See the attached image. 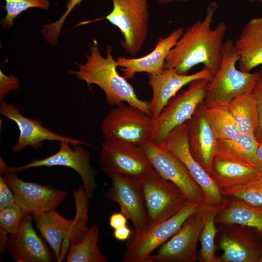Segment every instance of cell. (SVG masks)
<instances>
[{
    "mask_svg": "<svg viewBox=\"0 0 262 262\" xmlns=\"http://www.w3.org/2000/svg\"><path fill=\"white\" fill-rule=\"evenodd\" d=\"M25 214L16 203L0 210V230L10 235H15Z\"/></svg>",
    "mask_w": 262,
    "mask_h": 262,
    "instance_id": "obj_33",
    "label": "cell"
},
{
    "mask_svg": "<svg viewBox=\"0 0 262 262\" xmlns=\"http://www.w3.org/2000/svg\"><path fill=\"white\" fill-rule=\"evenodd\" d=\"M98 163L109 177L120 173L141 180L153 168L141 146L118 140L102 143Z\"/></svg>",
    "mask_w": 262,
    "mask_h": 262,
    "instance_id": "obj_12",
    "label": "cell"
},
{
    "mask_svg": "<svg viewBox=\"0 0 262 262\" xmlns=\"http://www.w3.org/2000/svg\"><path fill=\"white\" fill-rule=\"evenodd\" d=\"M16 203V197L13 191L5 181L4 178L0 176V210Z\"/></svg>",
    "mask_w": 262,
    "mask_h": 262,
    "instance_id": "obj_37",
    "label": "cell"
},
{
    "mask_svg": "<svg viewBox=\"0 0 262 262\" xmlns=\"http://www.w3.org/2000/svg\"><path fill=\"white\" fill-rule=\"evenodd\" d=\"M258 144L254 133H241L233 139L217 140L214 158L253 166Z\"/></svg>",
    "mask_w": 262,
    "mask_h": 262,
    "instance_id": "obj_26",
    "label": "cell"
},
{
    "mask_svg": "<svg viewBox=\"0 0 262 262\" xmlns=\"http://www.w3.org/2000/svg\"><path fill=\"white\" fill-rule=\"evenodd\" d=\"M76 214L70 220L53 210L33 217L37 229L53 250L56 259L60 262L70 245L78 243L89 229V199L83 188L80 187L73 193Z\"/></svg>",
    "mask_w": 262,
    "mask_h": 262,
    "instance_id": "obj_3",
    "label": "cell"
},
{
    "mask_svg": "<svg viewBox=\"0 0 262 262\" xmlns=\"http://www.w3.org/2000/svg\"><path fill=\"white\" fill-rule=\"evenodd\" d=\"M204 111L217 140L233 139L241 134L227 106H205Z\"/></svg>",
    "mask_w": 262,
    "mask_h": 262,
    "instance_id": "obj_29",
    "label": "cell"
},
{
    "mask_svg": "<svg viewBox=\"0 0 262 262\" xmlns=\"http://www.w3.org/2000/svg\"><path fill=\"white\" fill-rule=\"evenodd\" d=\"M212 205L202 203L180 229L149 258V262H194L198 260L197 243Z\"/></svg>",
    "mask_w": 262,
    "mask_h": 262,
    "instance_id": "obj_10",
    "label": "cell"
},
{
    "mask_svg": "<svg viewBox=\"0 0 262 262\" xmlns=\"http://www.w3.org/2000/svg\"><path fill=\"white\" fill-rule=\"evenodd\" d=\"M188 122L186 121L170 131L160 144L185 166L202 189L205 203L212 206H220L224 203L226 198L211 177L190 152L188 144Z\"/></svg>",
    "mask_w": 262,
    "mask_h": 262,
    "instance_id": "obj_13",
    "label": "cell"
},
{
    "mask_svg": "<svg viewBox=\"0 0 262 262\" xmlns=\"http://www.w3.org/2000/svg\"><path fill=\"white\" fill-rule=\"evenodd\" d=\"M258 175L253 165L213 158L211 177L220 191L245 184Z\"/></svg>",
    "mask_w": 262,
    "mask_h": 262,
    "instance_id": "obj_25",
    "label": "cell"
},
{
    "mask_svg": "<svg viewBox=\"0 0 262 262\" xmlns=\"http://www.w3.org/2000/svg\"><path fill=\"white\" fill-rule=\"evenodd\" d=\"M184 32L179 27L164 38H159L154 49L148 54L140 58H117V66L121 67L124 77L127 80L134 78L137 73L146 72L148 74H158L164 70L166 58Z\"/></svg>",
    "mask_w": 262,
    "mask_h": 262,
    "instance_id": "obj_20",
    "label": "cell"
},
{
    "mask_svg": "<svg viewBox=\"0 0 262 262\" xmlns=\"http://www.w3.org/2000/svg\"><path fill=\"white\" fill-rule=\"evenodd\" d=\"M5 16L1 19V25L9 29L14 24L15 18L23 11L31 8L47 10L50 7L49 0H5Z\"/></svg>",
    "mask_w": 262,
    "mask_h": 262,
    "instance_id": "obj_32",
    "label": "cell"
},
{
    "mask_svg": "<svg viewBox=\"0 0 262 262\" xmlns=\"http://www.w3.org/2000/svg\"><path fill=\"white\" fill-rule=\"evenodd\" d=\"M0 231V252L3 253L6 250L8 249L9 238H8L7 233L3 230Z\"/></svg>",
    "mask_w": 262,
    "mask_h": 262,
    "instance_id": "obj_41",
    "label": "cell"
},
{
    "mask_svg": "<svg viewBox=\"0 0 262 262\" xmlns=\"http://www.w3.org/2000/svg\"><path fill=\"white\" fill-rule=\"evenodd\" d=\"M82 0H68L66 10L63 15L56 21L42 25L41 33L46 42L49 45L56 44L59 38L61 29L67 16L73 8L80 4Z\"/></svg>",
    "mask_w": 262,
    "mask_h": 262,
    "instance_id": "obj_34",
    "label": "cell"
},
{
    "mask_svg": "<svg viewBox=\"0 0 262 262\" xmlns=\"http://www.w3.org/2000/svg\"><path fill=\"white\" fill-rule=\"evenodd\" d=\"M234 45L240 70L249 72L262 65V16L245 24Z\"/></svg>",
    "mask_w": 262,
    "mask_h": 262,
    "instance_id": "obj_23",
    "label": "cell"
},
{
    "mask_svg": "<svg viewBox=\"0 0 262 262\" xmlns=\"http://www.w3.org/2000/svg\"><path fill=\"white\" fill-rule=\"evenodd\" d=\"M4 179L16 197V203L26 214L34 216L55 210L67 192L54 187L20 179L16 172H8Z\"/></svg>",
    "mask_w": 262,
    "mask_h": 262,
    "instance_id": "obj_16",
    "label": "cell"
},
{
    "mask_svg": "<svg viewBox=\"0 0 262 262\" xmlns=\"http://www.w3.org/2000/svg\"><path fill=\"white\" fill-rule=\"evenodd\" d=\"M259 1L262 2V0H258Z\"/></svg>",
    "mask_w": 262,
    "mask_h": 262,
    "instance_id": "obj_45",
    "label": "cell"
},
{
    "mask_svg": "<svg viewBox=\"0 0 262 262\" xmlns=\"http://www.w3.org/2000/svg\"><path fill=\"white\" fill-rule=\"evenodd\" d=\"M221 230L219 242L223 253L219 262H257L260 254L249 235L237 225H225Z\"/></svg>",
    "mask_w": 262,
    "mask_h": 262,
    "instance_id": "obj_22",
    "label": "cell"
},
{
    "mask_svg": "<svg viewBox=\"0 0 262 262\" xmlns=\"http://www.w3.org/2000/svg\"><path fill=\"white\" fill-rule=\"evenodd\" d=\"M20 112L19 109L14 104L3 100L0 101V113L15 122L19 129L18 139L12 148L14 153H18L27 147L35 149L40 148L44 141H66L73 146L80 145L92 147L86 141L58 134L44 127L39 119L27 118Z\"/></svg>",
    "mask_w": 262,
    "mask_h": 262,
    "instance_id": "obj_17",
    "label": "cell"
},
{
    "mask_svg": "<svg viewBox=\"0 0 262 262\" xmlns=\"http://www.w3.org/2000/svg\"><path fill=\"white\" fill-rule=\"evenodd\" d=\"M224 202L220 206H212L207 215L199 237L201 248L197 260L199 262H219L218 257L215 254L214 241L218 231L215 217Z\"/></svg>",
    "mask_w": 262,
    "mask_h": 262,
    "instance_id": "obj_30",
    "label": "cell"
},
{
    "mask_svg": "<svg viewBox=\"0 0 262 262\" xmlns=\"http://www.w3.org/2000/svg\"><path fill=\"white\" fill-rule=\"evenodd\" d=\"M20 82L18 79L12 74L8 76L5 75L0 70V99L2 100L5 96L12 90L18 89Z\"/></svg>",
    "mask_w": 262,
    "mask_h": 262,
    "instance_id": "obj_36",
    "label": "cell"
},
{
    "mask_svg": "<svg viewBox=\"0 0 262 262\" xmlns=\"http://www.w3.org/2000/svg\"><path fill=\"white\" fill-rule=\"evenodd\" d=\"M113 9L104 18L116 26L124 39L120 45L130 55L141 50L147 37L149 22L147 0H112Z\"/></svg>",
    "mask_w": 262,
    "mask_h": 262,
    "instance_id": "obj_8",
    "label": "cell"
},
{
    "mask_svg": "<svg viewBox=\"0 0 262 262\" xmlns=\"http://www.w3.org/2000/svg\"><path fill=\"white\" fill-rule=\"evenodd\" d=\"M259 262H262V253L261 256V257H260V260H259Z\"/></svg>",
    "mask_w": 262,
    "mask_h": 262,
    "instance_id": "obj_44",
    "label": "cell"
},
{
    "mask_svg": "<svg viewBox=\"0 0 262 262\" xmlns=\"http://www.w3.org/2000/svg\"><path fill=\"white\" fill-rule=\"evenodd\" d=\"M238 61L234 42L228 39L224 42L220 66L207 84L203 101L206 107L227 106L234 98L252 91L262 70L243 71L236 67Z\"/></svg>",
    "mask_w": 262,
    "mask_h": 262,
    "instance_id": "obj_4",
    "label": "cell"
},
{
    "mask_svg": "<svg viewBox=\"0 0 262 262\" xmlns=\"http://www.w3.org/2000/svg\"><path fill=\"white\" fill-rule=\"evenodd\" d=\"M230 197L226 198L216 214V224L253 228L262 238V206L252 205L239 198Z\"/></svg>",
    "mask_w": 262,
    "mask_h": 262,
    "instance_id": "obj_24",
    "label": "cell"
},
{
    "mask_svg": "<svg viewBox=\"0 0 262 262\" xmlns=\"http://www.w3.org/2000/svg\"><path fill=\"white\" fill-rule=\"evenodd\" d=\"M253 166L258 174L262 176V143L258 145Z\"/></svg>",
    "mask_w": 262,
    "mask_h": 262,
    "instance_id": "obj_40",
    "label": "cell"
},
{
    "mask_svg": "<svg viewBox=\"0 0 262 262\" xmlns=\"http://www.w3.org/2000/svg\"><path fill=\"white\" fill-rule=\"evenodd\" d=\"M111 185L104 194L106 198L117 203L121 212L132 222L134 232L143 230L147 218L141 180L120 173L110 176Z\"/></svg>",
    "mask_w": 262,
    "mask_h": 262,
    "instance_id": "obj_15",
    "label": "cell"
},
{
    "mask_svg": "<svg viewBox=\"0 0 262 262\" xmlns=\"http://www.w3.org/2000/svg\"><path fill=\"white\" fill-rule=\"evenodd\" d=\"M153 118L126 102L114 106L103 118L101 130L105 140H118L142 146L150 140Z\"/></svg>",
    "mask_w": 262,
    "mask_h": 262,
    "instance_id": "obj_5",
    "label": "cell"
},
{
    "mask_svg": "<svg viewBox=\"0 0 262 262\" xmlns=\"http://www.w3.org/2000/svg\"><path fill=\"white\" fill-rule=\"evenodd\" d=\"M153 168L176 185L189 201L205 203L203 191L183 164L160 144L149 140L142 146Z\"/></svg>",
    "mask_w": 262,
    "mask_h": 262,
    "instance_id": "obj_14",
    "label": "cell"
},
{
    "mask_svg": "<svg viewBox=\"0 0 262 262\" xmlns=\"http://www.w3.org/2000/svg\"><path fill=\"white\" fill-rule=\"evenodd\" d=\"M131 230L127 225L114 229V236L118 241H125L129 239L132 235Z\"/></svg>",
    "mask_w": 262,
    "mask_h": 262,
    "instance_id": "obj_39",
    "label": "cell"
},
{
    "mask_svg": "<svg viewBox=\"0 0 262 262\" xmlns=\"http://www.w3.org/2000/svg\"><path fill=\"white\" fill-rule=\"evenodd\" d=\"M250 93L256 102L258 109V125L254 135L259 143H262V73Z\"/></svg>",
    "mask_w": 262,
    "mask_h": 262,
    "instance_id": "obj_35",
    "label": "cell"
},
{
    "mask_svg": "<svg viewBox=\"0 0 262 262\" xmlns=\"http://www.w3.org/2000/svg\"><path fill=\"white\" fill-rule=\"evenodd\" d=\"M90 54H86L84 64L74 62L78 69L69 70L90 87L96 84L104 92L106 103L114 107L122 102L134 106L151 116L148 102L140 99L132 85L116 70V60L113 56V48L108 46L106 57L101 53L98 42L93 39L90 45Z\"/></svg>",
    "mask_w": 262,
    "mask_h": 262,
    "instance_id": "obj_2",
    "label": "cell"
},
{
    "mask_svg": "<svg viewBox=\"0 0 262 262\" xmlns=\"http://www.w3.org/2000/svg\"><path fill=\"white\" fill-rule=\"evenodd\" d=\"M99 230L98 224H93L78 243L70 246L66 262H108V258L100 250L98 245Z\"/></svg>",
    "mask_w": 262,
    "mask_h": 262,
    "instance_id": "obj_27",
    "label": "cell"
},
{
    "mask_svg": "<svg viewBox=\"0 0 262 262\" xmlns=\"http://www.w3.org/2000/svg\"><path fill=\"white\" fill-rule=\"evenodd\" d=\"M246 0L249 1H250V2H254V1H258V0Z\"/></svg>",
    "mask_w": 262,
    "mask_h": 262,
    "instance_id": "obj_43",
    "label": "cell"
},
{
    "mask_svg": "<svg viewBox=\"0 0 262 262\" xmlns=\"http://www.w3.org/2000/svg\"><path fill=\"white\" fill-rule=\"evenodd\" d=\"M200 103L188 122V144L192 155L211 176L217 139Z\"/></svg>",
    "mask_w": 262,
    "mask_h": 262,
    "instance_id": "obj_19",
    "label": "cell"
},
{
    "mask_svg": "<svg viewBox=\"0 0 262 262\" xmlns=\"http://www.w3.org/2000/svg\"><path fill=\"white\" fill-rule=\"evenodd\" d=\"M128 218L121 212L112 213L109 218V224L114 229L127 225Z\"/></svg>",
    "mask_w": 262,
    "mask_h": 262,
    "instance_id": "obj_38",
    "label": "cell"
},
{
    "mask_svg": "<svg viewBox=\"0 0 262 262\" xmlns=\"http://www.w3.org/2000/svg\"><path fill=\"white\" fill-rule=\"evenodd\" d=\"M250 92L234 98L227 106L241 133L254 134L257 127V105Z\"/></svg>",
    "mask_w": 262,
    "mask_h": 262,
    "instance_id": "obj_28",
    "label": "cell"
},
{
    "mask_svg": "<svg viewBox=\"0 0 262 262\" xmlns=\"http://www.w3.org/2000/svg\"><path fill=\"white\" fill-rule=\"evenodd\" d=\"M33 216L25 214L18 230L10 235L8 250L17 262H49L52 256L32 225Z\"/></svg>",
    "mask_w": 262,
    "mask_h": 262,
    "instance_id": "obj_21",
    "label": "cell"
},
{
    "mask_svg": "<svg viewBox=\"0 0 262 262\" xmlns=\"http://www.w3.org/2000/svg\"><path fill=\"white\" fill-rule=\"evenodd\" d=\"M221 192L223 196L239 198L252 205L262 206V176L258 175L245 184Z\"/></svg>",
    "mask_w": 262,
    "mask_h": 262,
    "instance_id": "obj_31",
    "label": "cell"
},
{
    "mask_svg": "<svg viewBox=\"0 0 262 262\" xmlns=\"http://www.w3.org/2000/svg\"><path fill=\"white\" fill-rule=\"evenodd\" d=\"M218 6L216 1L210 2L203 19L184 30L169 51L164 68H173L179 74L185 75L194 66L202 64L213 77L221 62L228 28L225 22L212 27Z\"/></svg>",
    "mask_w": 262,
    "mask_h": 262,
    "instance_id": "obj_1",
    "label": "cell"
},
{
    "mask_svg": "<svg viewBox=\"0 0 262 262\" xmlns=\"http://www.w3.org/2000/svg\"><path fill=\"white\" fill-rule=\"evenodd\" d=\"M152 95L148 109L153 119L157 117L168 101L184 85L198 79L212 80L213 75L206 68L192 74H180L173 68H164L158 74H148Z\"/></svg>",
    "mask_w": 262,
    "mask_h": 262,
    "instance_id": "obj_18",
    "label": "cell"
},
{
    "mask_svg": "<svg viewBox=\"0 0 262 262\" xmlns=\"http://www.w3.org/2000/svg\"><path fill=\"white\" fill-rule=\"evenodd\" d=\"M141 182L147 213V227L169 219L189 201L176 185L164 178L153 168L142 178Z\"/></svg>",
    "mask_w": 262,
    "mask_h": 262,
    "instance_id": "obj_7",
    "label": "cell"
},
{
    "mask_svg": "<svg viewBox=\"0 0 262 262\" xmlns=\"http://www.w3.org/2000/svg\"><path fill=\"white\" fill-rule=\"evenodd\" d=\"M158 2L162 4H166L172 2H186L191 0H157Z\"/></svg>",
    "mask_w": 262,
    "mask_h": 262,
    "instance_id": "obj_42",
    "label": "cell"
},
{
    "mask_svg": "<svg viewBox=\"0 0 262 262\" xmlns=\"http://www.w3.org/2000/svg\"><path fill=\"white\" fill-rule=\"evenodd\" d=\"M70 143L59 142V149L55 154L47 158L35 160L24 165L18 167L7 166L4 162L0 164V172H18L23 170L37 167L63 166L68 167L76 171L81 177L84 191L89 199L92 198L94 191L97 186L96 171L90 164V155L82 146H74L72 148ZM71 145V144H70Z\"/></svg>",
    "mask_w": 262,
    "mask_h": 262,
    "instance_id": "obj_11",
    "label": "cell"
},
{
    "mask_svg": "<svg viewBox=\"0 0 262 262\" xmlns=\"http://www.w3.org/2000/svg\"><path fill=\"white\" fill-rule=\"evenodd\" d=\"M201 204L188 201L180 212L169 219L156 225L147 227L140 232H133L121 261L149 262V258L153 252L175 234Z\"/></svg>",
    "mask_w": 262,
    "mask_h": 262,
    "instance_id": "obj_6",
    "label": "cell"
},
{
    "mask_svg": "<svg viewBox=\"0 0 262 262\" xmlns=\"http://www.w3.org/2000/svg\"><path fill=\"white\" fill-rule=\"evenodd\" d=\"M208 82L205 79L193 81L186 90L173 97L153 119L150 140L161 143L173 129L187 121L203 102Z\"/></svg>",
    "mask_w": 262,
    "mask_h": 262,
    "instance_id": "obj_9",
    "label": "cell"
}]
</instances>
